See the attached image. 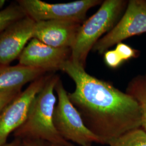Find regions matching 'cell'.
<instances>
[{
  "label": "cell",
  "mask_w": 146,
  "mask_h": 146,
  "mask_svg": "<svg viewBox=\"0 0 146 146\" xmlns=\"http://www.w3.org/2000/svg\"><path fill=\"white\" fill-rule=\"evenodd\" d=\"M60 70L72 78L75 89L68 93L84 123L102 142L108 145L131 131L141 128L142 114L137 101L110 83L96 78L70 58Z\"/></svg>",
  "instance_id": "cell-1"
},
{
  "label": "cell",
  "mask_w": 146,
  "mask_h": 146,
  "mask_svg": "<svg viewBox=\"0 0 146 146\" xmlns=\"http://www.w3.org/2000/svg\"><path fill=\"white\" fill-rule=\"evenodd\" d=\"M59 79L56 75H48L43 88L33 100L26 119L13 133L15 139L39 140L55 145L74 146L59 134L53 122L56 105L54 91Z\"/></svg>",
  "instance_id": "cell-2"
},
{
  "label": "cell",
  "mask_w": 146,
  "mask_h": 146,
  "mask_svg": "<svg viewBox=\"0 0 146 146\" xmlns=\"http://www.w3.org/2000/svg\"><path fill=\"white\" fill-rule=\"evenodd\" d=\"M127 3L123 0H106L96 13L84 21L71 48L70 60L74 64L85 68L90 50L101 37L115 26Z\"/></svg>",
  "instance_id": "cell-3"
},
{
  "label": "cell",
  "mask_w": 146,
  "mask_h": 146,
  "mask_svg": "<svg viewBox=\"0 0 146 146\" xmlns=\"http://www.w3.org/2000/svg\"><path fill=\"white\" fill-rule=\"evenodd\" d=\"M55 90L58 101L54 112L53 122L59 134L65 140L81 146L92 145V143L102 144V141L84 125L78 111L69 99L68 93L60 79Z\"/></svg>",
  "instance_id": "cell-4"
},
{
  "label": "cell",
  "mask_w": 146,
  "mask_h": 146,
  "mask_svg": "<svg viewBox=\"0 0 146 146\" xmlns=\"http://www.w3.org/2000/svg\"><path fill=\"white\" fill-rule=\"evenodd\" d=\"M17 3L27 15L36 22L47 20L84 22L88 11L101 3L100 0H80L64 3L50 4L40 0H19Z\"/></svg>",
  "instance_id": "cell-5"
},
{
  "label": "cell",
  "mask_w": 146,
  "mask_h": 146,
  "mask_svg": "<svg viewBox=\"0 0 146 146\" xmlns=\"http://www.w3.org/2000/svg\"><path fill=\"white\" fill-rule=\"evenodd\" d=\"M146 33V1H129L125 13L113 29L101 37L93 50L104 54L116 44L134 35Z\"/></svg>",
  "instance_id": "cell-6"
},
{
  "label": "cell",
  "mask_w": 146,
  "mask_h": 146,
  "mask_svg": "<svg viewBox=\"0 0 146 146\" xmlns=\"http://www.w3.org/2000/svg\"><path fill=\"white\" fill-rule=\"evenodd\" d=\"M48 77L43 75L31 82L1 113L0 146L7 143L11 134L25 122L33 100L43 88Z\"/></svg>",
  "instance_id": "cell-7"
},
{
  "label": "cell",
  "mask_w": 146,
  "mask_h": 146,
  "mask_svg": "<svg viewBox=\"0 0 146 146\" xmlns=\"http://www.w3.org/2000/svg\"><path fill=\"white\" fill-rule=\"evenodd\" d=\"M71 55V49L49 46L36 38H32L19 57V64L40 69L45 72L60 70Z\"/></svg>",
  "instance_id": "cell-8"
},
{
  "label": "cell",
  "mask_w": 146,
  "mask_h": 146,
  "mask_svg": "<svg viewBox=\"0 0 146 146\" xmlns=\"http://www.w3.org/2000/svg\"><path fill=\"white\" fill-rule=\"evenodd\" d=\"M36 21L28 16L8 27L0 34V66H9L19 58L34 37Z\"/></svg>",
  "instance_id": "cell-9"
},
{
  "label": "cell",
  "mask_w": 146,
  "mask_h": 146,
  "mask_svg": "<svg viewBox=\"0 0 146 146\" xmlns=\"http://www.w3.org/2000/svg\"><path fill=\"white\" fill-rule=\"evenodd\" d=\"M81 26L74 21H38L35 23L33 38L51 47L71 49Z\"/></svg>",
  "instance_id": "cell-10"
},
{
  "label": "cell",
  "mask_w": 146,
  "mask_h": 146,
  "mask_svg": "<svg viewBox=\"0 0 146 146\" xmlns=\"http://www.w3.org/2000/svg\"><path fill=\"white\" fill-rule=\"evenodd\" d=\"M46 73L44 70L17 64L0 66V91L22 87Z\"/></svg>",
  "instance_id": "cell-11"
},
{
  "label": "cell",
  "mask_w": 146,
  "mask_h": 146,
  "mask_svg": "<svg viewBox=\"0 0 146 146\" xmlns=\"http://www.w3.org/2000/svg\"><path fill=\"white\" fill-rule=\"evenodd\" d=\"M126 93L133 96L140 105L142 114L141 128L146 133V77L137 76L128 84Z\"/></svg>",
  "instance_id": "cell-12"
},
{
  "label": "cell",
  "mask_w": 146,
  "mask_h": 146,
  "mask_svg": "<svg viewBox=\"0 0 146 146\" xmlns=\"http://www.w3.org/2000/svg\"><path fill=\"white\" fill-rule=\"evenodd\" d=\"M26 16L19 4H11L0 11V34L12 23Z\"/></svg>",
  "instance_id": "cell-13"
},
{
  "label": "cell",
  "mask_w": 146,
  "mask_h": 146,
  "mask_svg": "<svg viewBox=\"0 0 146 146\" xmlns=\"http://www.w3.org/2000/svg\"><path fill=\"white\" fill-rule=\"evenodd\" d=\"M110 146H146V133L139 128L110 142Z\"/></svg>",
  "instance_id": "cell-14"
},
{
  "label": "cell",
  "mask_w": 146,
  "mask_h": 146,
  "mask_svg": "<svg viewBox=\"0 0 146 146\" xmlns=\"http://www.w3.org/2000/svg\"><path fill=\"white\" fill-rule=\"evenodd\" d=\"M22 87L0 91V114L5 107L22 92Z\"/></svg>",
  "instance_id": "cell-15"
},
{
  "label": "cell",
  "mask_w": 146,
  "mask_h": 146,
  "mask_svg": "<svg viewBox=\"0 0 146 146\" xmlns=\"http://www.w3.org/2000/svg\"><path fill=\"white\" fill-rule=\"evenodd\" d=\"M115 50L123 62L133 58H137L140 55L138 50L122 42L117 44Z\"/></svg>",
  "instance_id": "cell-16"
},
{
  "label": "cell",
  "mask_w": 146,
  "mask_h": 146,
  "mask_svg": "<svg viewBox=\"0 0 146 146\" xmlns=\"http://www.w3.org/2000/svg\"><path fill=\"white\" fill-rule=\"evenodd\" d=\"M104 60L106 64L111 68H117L124 62L115 49L104 52Z\"/></svg>",
  "instance_id": "cell-17"
},
{
  "label": "cell",
  "mask_w": 146,
  "mask_h": 146,
  "mask_svg": "<svg viewBox=\"0 0 146 146\" xmlns=\"http://www.w3.org/2000/svg\"><path fill=\"white\" fill-rule=\"evenodd\" d=\"M23 146H51V144L46 141L39 140L26 139L22 140Z\"/></svg>",
  "instance_id": "cell-18"
},
{
  "label": "cell",
  "mask_w": 146,
  "mask_h": 146,
  "mask_svg": "<svg viewBox=\"0 0 146 146\" xmlns=\"http://www.w3.org/2000/svg\"><path fill=\"white\" fill-rule=\"evenodd\" d=\"M1 146H23L22 140L20 139H15L14 140L11 141L9 143H7L5 145Z\"/></svg>",
  "instance_id": "cell-19"
},
{
  "label": "cell",
  "mask_w": 146,
  "mask_h": 146,
  "mask_svg": "<svg viewBox=\"0 0 146 146\" xmlns=\"http://www.w3.org/2000/svg\"><path fill=\"white\" fill-rule=\"evenodd\" d=\"M5 1H3V0H0V11H2V8L3 7V6L5 4Z\"/></svg>",
  "instance_id": "cell-20"
},
{
  "label": "cell",
  "mask_w": 146,
  "mask_h": 146,
  "mask_svg": "<svg viewBox=\"0 0 146 146\" xmlns=\"http://www.w3.org/2000/svg\"><path fill=\"white\" fill-rule=\"evenodd\" d=\"M51 146H60V145H52V144H51ZM92 146V145H86V146Z\"/></svg>",
  "instance_id": "cell-21"
},
{
  "label": "cell",
  "mask_w": 146,
  "mask_h": 146,
  "mask_svg": "<svg viewBox=\"0 0 146 146\" xmlns=\"http://www.w3.org/2000/svg\"></svg>",
  "instance_id": "cell-22"
}]
</instances>
